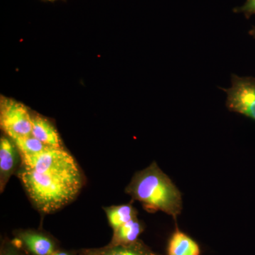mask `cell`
I'll return each instance as SVG.
<instances>
[{
    "label": "cell",
    "mask_w": 255,
    "mask_h": 255,
    "mask_svg": "<svg viewBox=\"0 0 255 255\" xmlns=\"http://www.w3.org/2000/svg\"><path fill=\"white\" fill-rule=\"evenodd\" d=\"M17 175L32 202L45 214L70 204L83 185L80 168L40 173L20 167Z\"/></svg>",
    "instance_id": "1"
},
{
    "label": "cell",
    "mask_w": 255,
    "mask_h": 255,
    "mask_svg": "<svg viewBox=\"0 0 255 255\" xmlns=\"http://www.w3.org/2000/svg\"><path fill=\"white\" fill-rule=\"evenodd\" d=\"M126 192L148 212L162 211L174 220L182 212L180 191L155 162L135 174Z\"/></svg>",
    "instance_id": "2"
},
{
    "label": "cell",
    "mask_w": 255,
    "mask_h": 255,
    "mask_svg": "<svg viewBox=\"0 0 255 255\" xmlns=\"http://www.w3.org/2000/svg\"><path fill=\"white\" fill-rule=\"evenodd\" d=\"M20 157L21 168L40 173L80 168L75 158L64 148L48 147L36 155H20Z\"/></svg>",
    "instance_id": "3"
},
{
    "label": "cell",
    "mask_w": 255,
    "mask_h": 255,
    "mask_svg": "<svg viewBox=\"0 0 255 255\" xmlns=\"http://www.w3.org/2000/svg\"><path fill=\"white\" fill-rule=\"evenodd\" d=\"M232 87L226 89V107L232 112L246 116L255 122V78H241L233 74Z\"/></svg>",
    "instance_id": "4"
},
{
    "label": "cell",
    "mask_w": 255,
    "mask_h": 255,
    "mask_svg": "<svg viewBox=\"0 0 255 255\" xmlns=\"http://www.w3.org/2000/svg\"><path fill=\"white\" fill-rule=\"evenodd\" d=\"M0 122L1 128L11 139L31 135V114L24 105L16 101L1 100Z\"/></svg>",
    "instance_id": "5"
},
{
    "label": "cell",
    "mask_w": 255,
    "mask_h": 255,
    "mask_svg": "<svg viewBox=\"0 0 255 255\" xmlns=\"http://www.w3.org/2000/svg\"><path fill=\"white\" fill-rule=\"evenodd\" d=\"M20 157L19 152L10 137L2 136L0 140V189L4 190L11 176L14 174Z\"/></svg>",
    "instance_id": "6"
},
{
    "label": "cell",
    "mask_w": 255,
    "mask_h": 255,
    "mask_svg": "<svg viewBox=\"0 0 255 255\" xmlns=\"http://www.w3.org/2000/svg\"><path fill=\"white\" fill-rule=\"evenodd\" d=\"M17 241L33 255H52L56 251L54 242L43 233L21 231L18 233Z\"/></svg>",
    "instance_id": "7"
},
{
    "label": "cell",
    "mask_w": 255,
    "mask_h": 255,
    "mask_svg": "<svg viewBox=\"0 0 255 255\" xmlns=\"http://www.w3.org/2000/svg\"><path fill=\"white\" fill-rule=\"evenodd\" d=\"M31 135L53 148H63L59 134L48 119L41 116L32 117Z\"/></svg>",
    "instance_id": "8"
},
{
    "label": "cell",
    "mask_w": 255,
    "mask_h": 255,
    "mask_svg": "<svg viewBox=\"0 0 255 255\" xmlns=\"http://www.w3.org/2000/svg\"><path fill=\"white\" fill-rule=\"evenodd\" d=\"M199 244L180 230L172 233L167 245V255H200Z\"/></svg>",
    "instance_id": "9"
},
{
    "label": "cell",
    "mask_w": 255,
    "mask_h": 255,
    "mask_svg": "<svg viewBox=\"0 0 255 255\" xmlns=\"http://www.w3.org/2000/svg\"><path fill=\"white\" fill-rule=\"evenodd\" d=\"M88 251L93 255H159L139 240L131 244H110L105 248Z\"/></svg>",
    "instance_id": "10"
},
{
    "label": "cell",
    "mask_w": 255,
    "mask_h": 255,
    "mask_svg": "<svg viewBox=\"0 0 255 255\" xmlns=\"http://www.w3.org/2000/svg\"><path fill=\"white\" fill-rule=\"evenodd\" d=\"M143 231V226L137 218L122 225L114 231L111 245H129L138 241L139 236Z\"/></svg>",
    "instance_id": "11"
},
{
    "label": "cell",
    "mask_w": 255,
    "mask_h": 255,
    "mask_svg": "<svg viewBox=\"0 0 255 255\" xmlns=\"http://www.w3.org/2000/svg\"><path fill=\"white\" fill-rule=\"evenodd\" d=\"M105 211L114 231L130 220L137 218V211L130 204L105 208Z\"/></svg>",
    "instance_id": "12"
},
{
    "label": "cell",
    "mask_w": 255,
    "mask_h": 255,
    "mask_svg": "<svg viewBox=\"0 0 255 255\" xmlns=\"http://www.w3.org/2000/svg\"><path fill=\"white\" fill-rule=\"evenodd\" d=\"M17 147L19 155H36L42 151L46 150L48 146L37 140L36 137L28 136L16 137L11 139Z\"/></svg>",
    "instance_id": "13"
},
{
    "label": "cell",
    "mask_w": 255,
    "mask_h": 255,
    "mask_svg": "<svg viewBox=\"0 0 255 255\" xmlns=\"http://www.w3.org/2000/svg\"><path fill=\"white\" fill-rule=\"evenodd\" d=\"M234 12L243 13L247 18L255 14V0H247L246 2L241 7L235 8Z\"/></svg>",
    "instance_id": "14"
},
{
    "label": "cell",
    "mask_w": 255,
    "mask_h": 255,
    "mask_svg": "<svg viewBox=\"0 0 255 255\" xmlns=\"http://www.w3.org/2000/svg\"><path fill=\"white\" fill-rule=\"evenodd\" d=\"M1 255H21L19 252L11 246L4 247L1 249Z\"/></svg>",
    "instance_id": "15"
},
{
    "label": "cell",
    "mask_w": 255,
    "mask_h": 255,
    "mask_svg": "<svg viewBox=\"0 0 255 255\" xmlns=\"http://www.w3.org/2000/svg\"><path fill=\"white\" fill-rule=\"evenodd\" d=\"M52 255H71L70 253H66V252L63 251H55Z\"/></svg>",
    "instance_id": "16"
},
{
    "label": "cell",
    "mask_w": 255,
    "mask_h": 255,
    "mask_svg": "<svg viewBox=\"0 0 255 255\" xmlns=\"http://www.w3.org/2000/svg\"><path fill=\"white\" fill-rule=\"evenodd\" d=\"M250 35H251L252 36L254 37L255 38V26H253V28L249 32Z\"/></svg>",
    "instance_id": "17"
},
{
    "label": "cell",
    "mask_w": 255,
    "mask_h": 255,
    "mask_svg": "<svg viewBox=\"0 0 255 255\" xmlns=\"http://www.w3.org/2000/svg\"><path fill=\"white\" fill-rule=\"evenodd\" d=\"M85 255H93L92 254H91V253H90V252H89L88 251H87L86 252V253H85Z\"/></svg>",
    "instance_id": "18"
}]
</instances>
